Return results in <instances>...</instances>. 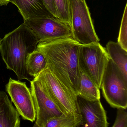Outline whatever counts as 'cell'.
<instances>
[{
	"instance_id": "8fae6325",
	"label": "cell",
	"mask_w": 127,
	"mask_h": 127,
	"mask_svg": "<svg viewBox=\"0 0 127 127\" xmlns=\"http://www.w3.org/2000/svg\"><path fill=\"white\" fill-rule=\"evenodd\" d=\"M15 5L24 20L53 16L46 9L42 0H10Z\"/></svg>"
},
{
	"instance_id": "5bb4252c",
	"label": "cell",
	"mask_w": 127,
	"mask_h": 127,
	"mask_svg": "<svg viewBox=\"0 0 127 127\" xmlns=\"http://www.w3.org/2000/svg\"><path fill=\"white\" fill-rule=\"evenodd\" d=\"M100 90L91 78L80 69L79 90L77 95L89 100H100Z\"/></svg>"
},
{
	"instance_id": "44dd1931",
	"label": "cell",
	"mask_w": 127,
	"mask_h": 127,
	"mask_svg": "<svg viewBox=\"0 0 127 127\" xmlns=\"http://www.w3.org/2000/svg\"><path fill=\"white\" fill-rule=\"evenodd\" d=\"M10 2V0H0V6H6Z\"/></svg>"
},
{
	"instance_id": "9c48e42d",
	"label": "cell",
	"mask_w": 127,
	"mask_h": 127,
	"mask_svg": "<svg viewBox=\"0 0 127 127\" xmlns=\"http://www.w3.org/2000/svg\"><path fill=\"white\" fill-rule=\"evenodd\" d=\"M30 83L31 91L36 110L35 122L40 127H44L48 119L63 114L38 81L34 79Z\"/></svg>"
},
{
	"instance_id": "6da1fadb",
	"label": "cell",
	"mask_w": 127,
	"mask_h": 127,
	"mask_svg": "<svg viewBox=\"0 0 127 127\" xmlns=\"http://www.w3.org/2000/svg\"><path fill=\"white\" fill-rule=\"evenodd\" d=\"M81 45L73 38H68L39 42L36 48L45 57L51 71L75 95L78 93L80 83Z\"/></svg>"
},
{
	"instance_id": "4fadbf2b",
	"label": "cell",
	"mask_w": 127,
	"mask_h": 127,
	"mask_svg": "<svg viewBox=\"0 0 127 127\" xmlns=\"http://www.w3.org/2000/svg\"><path fill=\"white\" fill-rule=\"evenodd\" d=\"M106 49L110 59L120 68L127 79V51L118 42L112 41L107 43Z\"/></svg>"
},
{
	"instance_id": "7a4b0ae2",
	"label": "cell",
	"mask_w": 127,
	"mask_h": 127,
	"mask_svg": "<svg viewBox=\"0 0 127 127\" xmlns=\"http://www.w3.org/2000/svg\"><path fill=\"white\" fill-rule=\"evenodd\" d=\"M38 43L34 33L24 24L2 39L0 45L2 59L7 68L13 71L19 80L26 79L30 82L34 79L28 72L26 63Z\"/></svg>"
},
{
	"instance_id": "277c9868",
	"label": "cell",
	"mask_w": 127,
	"mask_h": 127,
	"mask_svg": "<svg viewBox=\"0 0 127 127\" xmlns=\"http://www.w3.org/2000/svg\"><path fill=\"white\" fill-rule=\"evenodd\" d=\"M100 89L104 97L112 107L127 109V79L110 59L104 72Z\"/></svg>"
},
{
	"instance_id": "52a82bcc",
	"label": "cell",
	"mask_w": 127,
	"mask_h": 127,
	"mask_svg": "<svg viewBox=\"0 0 127 127\" xmlns=\"http://www.w3.org/2000/svg\"><path fill=\"white\" fill-rule=\"evenodd\" d=\"M23 24L32 31L39 43L73 38L71 25L53 16L28 19Z\"/></svg>"
},
{
	"instance_id": "d6986e66",
	"label": "cell",
	"mask_w": 127,
	"mask_h": 127,
	"mask_svg": "<svg viewBox=\"0 0 127 127\" xmlns=\"http://www.w3.org/2000/svg\"><path fill=\"white\" fill-rule=\"evenodd\" d=\"M125 110L118 109L115 121L112 127H127V113Z\"/></svg>"
},
{
	"instance_id": "8992f818",
	"label": "cell",
	"mask_w": 127,
	"mask_h": 127,
	"mask_svg": "<svg viewBox=\"0 0 127 127\" xmlns=\"http://www.w3.org/2000/svg\"><path fill=\"white\" fill-rule=\"evenodd\" d=\"M109 59L106 48L99 42L80 45V68L99 89H100L102 77Z\"/></svg>"
},
{
	"instance_id": "e0dca14e",
	"label": "cell",
	"mask_w": 127,
	"mask_h": 127,
	"mask_svg": "<svg viewBox=\"0 0 127 127\" xmlns=\"http://www.w3.org/2000/svg\"><path fill=\"white\" fill-rule=\"evenodd\" d=\"M58 18L71 26V13L69 0H54Z\"/></svg>"
},
{
	"instance_id": "7c38bea8",
	"label": "cell",
	"mask_w": 127,
	"mask_h": 127,
	"mask_svg": "<svg viewBox=\"0 0 127 127\" xmlns=\"http://www.w3.org/2000/svg\"><path fill=\"white\" fill-rule=\"evenodd\" d=\"M19 116L6 93L0 91V127H20Z\"/></svg>"
},
{
	"instance_id": "5b68a950",
	"label": "cell",
	"mask_w": 127,
	"mask_h": 127,
	"mask_svg": "<svg viewBox=\"0 0 127 127\" xmlns=\"http://www.w3.org/2000/svg\"><path fill=\"white\" fill-rule=\"evenodd\" d=\"M69 2L73 38L81 45L99 42L85 0H69Z\"/></svg>"
},
{
	"instance_id": "3957f363",
	"label": "cell",
	"mask_w": 127,
	"mask_h": 127,
	"mask_svg": "<svg viewBox=\"0 0 127 127\" xmlns=\"http://www.w3.org/2000/svg\"><path fill=\"white\" fill-rule=\"evenodd\" d=\"M34 79L40 82L63 114H80L77 95L72 94L48 67Z\"/></svg>"
},
{
	"instance_id": "ffe728a7",
	"label": "cell",
	"mask_w": 127,
	"mask_h": 127,
	"mask_svg": "<svg viewBox=\"0 0 127 127\" xmlns=\"http://www.w3.org/2000/svg\"><path fill=\"white\" fill-rule=\"evenodd\" d=\"M42 1L47 10L53 16L59 18L54 0H42Z\"/></svg>"
},
{
	"instance_id": "2e32d148",
	"label": "cell",
	"mask_w": 127,
	"mask_h": 127,
	"mask_svg": "<svg viewBox=\"0 0 127 127\" xmlns=\"http://www.w3.org/2000/svg\"><path fill=\"white\" fill-rule=\"evenodd\" d=\"M80 114L53 117L47 121L44 127H78L82 123Z\"/></svg>"
},
{
	"instance_id": "603a6c76",
	"label": "cell",
	"mask_w": 127,
	"mask_h": 127,
	"mask_svg": "<svg viewBox=\"0 0 127 127\" xmlns=\"http://www.w3.org/2000/svg\"><path fill=\"white\" fill-rule=\"evenodd\" d=\"M2 39L0 38V45L1 42V41H2Z\"/></svg>"
},
{
	"instance_id": "ba28073f",
	"label": "cell",
	"mask_w": 127,
	"mask_h": 127,
	"mask_svg": "<svg viewBox=\"0 0 127 127\" xmlns=\"http://www.w3.org/2000/svg\"><path fill=\"white\" fill-rule=\"evenodd\" d=\"M6 90L19 115L24 120L34 122L36 119V110L31 89L26 83L10 78L6 85Z\"/></svg>"
},
{
	"instance_id": "9a60e30c",
	"label": "cell",
	"mask_w": 127,
	"mask_h": 127,
	"mask_svg": "<svg viewBox=\"0 0 127 127\" xmlns=\"http://www.w3.org/2000/svg\"><path fill=\"white\" fill-rule=\"evenodd\" d=\"M26 66L28 74L34 78L47 67V64L44 55L36 50L28 56Z\"/></svg>"
},
{
	"instance_id": "30bf717a",
	"label": "cell",
	"mask_w": 127,
	"mask_h": 127,
	"mask_svg": "<svg viewBox=\"0 0 127 127\" xmlns=\"http://www.w3.org/2000/svg\"><path fill=\"white\" fill-rule=\"evenodd\" d=\"M82 123L78 127H108L106 112L100 100H89L77 95Z\"/></svg>"
},
{
	"instance_id": "ac0fdd59",
	"label": "cell",
	"mask_w": 127,
	"mask_h": 127,
	"mask_svg": "<svg viewBox=\"0 0 127 127\" xmlns=\"http://www.w3.org/2000/svg\"><path fill=\"white\" fill-rule=\"evenodd\" d=\"M127 6L126 3L122 19L118 43L125 50L127 51Z\"/></svg>"
},
{
	"instance_id": "7402d4cb",
	"label": "cell",
	"mask_w": 127,
	"mask_h": 127,
	"mask_svg": "<svg viewBox=\"0 0 127 127\" xmlns=\"http://www.w3.org/2000/svg\"><path fill=\"white\" fill-rule=\"evenodd\" d=\"M33 127H40L37 125V124H36V122H35V124H34V125Z\"/></svg>"
}]
</instances>
